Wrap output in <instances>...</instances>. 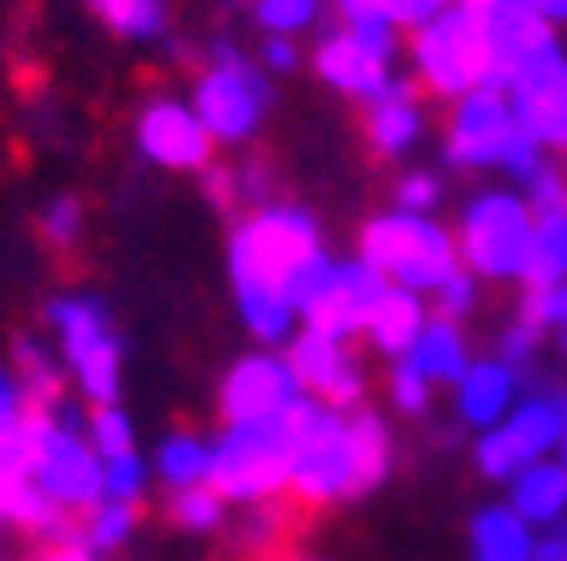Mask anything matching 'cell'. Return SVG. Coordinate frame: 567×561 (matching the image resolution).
<instances>
[{
    "label": "cell",
    "instance_id": "6da1fadb",
    "mask_svg": "<svg viewBox=\"0 0 567 561\" xmlns=\"http://www.w3.org/2000/svg\"><path fill=\"white\" fill-rule=\"evenodd\" d=\"M324 253L319 222L305 208L264 202L228 238V279L244 329L259 344H289L299 334V314L289 304L295 279Z\"/></svg>",
    "mask_w": 567,
    "mask_h": 561
},
{
    "label": "cell",
    "instance_id": "7a4b0ae2",
    "mask_svg": "<svg viewBox=\"0 0 567 561\" xmlns=\"http://www.w3.org/2000/svg\"><path fill=\"white\" fill-rule=\"evenodd\" d=\"M295 420V470H289V496L299 506H334L375 491L390 476L395 445L375 409H330L319 399H299L289 409Z\"/></svg>",
    "mask_w": 567,
    "mask_h": 561
},
{
    "label": "cell",
    "instance_id": "3957f363",
    "mask_svg": "<svg viewBox=\"0 0 567 561\" xmlns=\"http://www.w3.org/2000/svg\"><path fill=\"white\" fill-rule=\"evenodd\" d=\"M360 258L395 289L436 293L451 273H461L456 233L441 228L431 212H375L360 228Z\"/></svg>",
    "mask_w": 567,
    "mask_h": 561
},
{
    "label": "cell",
    "instance_id": "277c9868",
    "mask_svg": "<svg viewBox=\"0 0 567 561\" xmlns=\"http://www.w3.org/2000/svg\"><path fill=\"white\" fill-rule=\"evenodd\" d=\"M532 233H537V212L517 187H482L456 218L461 269L476 273L482 283H522Z\"/></svg>",
    "mask_w": 567,
    "mask_h": 561
},
{
    "label": "cell",
    "instance_id": "5b68a950",
    "mask_svg": "<svg viewBox=\"0 0 567 561\" xmlns=\"http://www.w3.org/2000/svg\"><path fill=\"white\" fill-rule=\"evenodd\" d=\"M411 46V82L425 96L456 102V96L492 86V41H486V21L476 6H451L446 15L425 21L421 31L405 35Z\"/></svg>",
    "mask_w": 567,
    "mask_h": 561
},
{
    "label": "cell",
    "instance_id": "8992f818",
    "mask_svg": "<svg viewBox=\"0 0 567 561\" xmlns=\"http://www.w3.org/2000/svg\"><path fill=\"white\" fill-rule=\"evenodd\" d=\"M289 470H295V420L274 415V420L224 425V435L213 440L208 486L224 501L264 506L289 491Z\"/></svg>",
    "mask_w": 567,
    "mask_h": 561
},
{
    "label": "cell",
    "instance_id": "52a82bcc",
    "mask_svg": "<svg viewBox=\"0 0 567 561\" xmlns=\"http://www.w3.org/2000/svg\"><path fill=\"white\" fill-rule=\"evenodd\" d=\"M47 319L61 340V364L76 380L92 405H117L122 389V340L112 329V314H106L102 299L92 293H61L47 304Z\"/></svg>",
    "mask_w": 567,
    "mask_h": 561
},
{
    "label": "cell",
    "instance_id": "ba28073f",
    "mask_svg": "<svg viewBox=\"0 0 567 561\" xmlns=\"http://www.w3.org/2000/svg\"><path fill=\"white\" fill-rule=\"evenodd\" d=\"M188 102L203 117L213 142H248L259 132L264 112H269L274 86L259 71V61L244 56V51L228 46V41H218V46L208 51V66H203L198 82H193Z\"/></svg>",
    "mask_w": 567,
    "mask_h": 561
},
{
    "label": "cell",
    "instance_id": "9c48e42d",
    "mask_svg": "<svg viewBox=\"0 0 567 561\" xmlns=\"http://www.w3.org/2000/svg\"><path fill=\"white\" fill-rule=\"evenodd\" d=\"M567 435V389L563 385H532L512 405V415L496 430L476 435V470L496 486H512L532 460L557 456Z\"/></svg>",
    "mask_w": 567,
    "mask_h": 561
},
{
    "label": "cell",
    "instance_id": "30bf717a",
    "mask_svg": "<svg viewBox=\"0 0 567 561\" xmlns=\"http://www.w3.org/2000/svg\"><path fill=\"white\" fill-rule=\"evenodd\" d=\"M31 480L61 511H92L102 501V456L86 440V420L71 405L35 409Z\"/></svg>",
    "mask_w": 567,
    "mask_h": 561
},
{
    "label": "cell",
    "instance_id": "8fae6325",
    "mask_svg": "<svg viewBox=\"0 0 567 561\" xmlns=\"http://www.w3.org/2000/svg\"><path fill=\"white\" fill-rule=\"evenodd\" d=\"M401 31L395 25H334L315 46V76L350 102H375L395 82Z\"/></svg>",
    "mask_w": 567,
    "mask_h": 561
},
{
    "label": "cell",
    "instance_id": "7c38bea8",
    "mask_svg": "<svg viewBox=\"0 0 567 561\" xmlns=\"http://www.w3.org/2000/svg\"><path fill=\"white\" fill-rule=\"evenodd\" d=\"M522 142L517 112H512L502 86H476V92L456 96L446 117V157L472 173H502L512 147Z\"/></svg>",
    "mask_w": 567,
    "mask_h": 561
},
{
    "label": "cell",
    "instance_id": "4fadbf2b",
    "mask_svg": "<svg viewBox=\"0 0 567 561\" xmlns=\"http://www.w3.org/2000/svg\"><path fill=\"white\" fill-rule=\"evenodd\" d=\"M380 293H385V279L360 253L334 258L330 269L305 289V299H299V324L319 329V334H334V340H354V334H365V319Z\"/></svg>",
    "mask_w": 567,
    "mask_h": 561
},
{
    "label": "cell",
    "instance_id": "5bb4252c",
    "mask_svg": "<svg viewBox=\"0 0 567 561\" xmlns=\"http://www.w3.org/2000/svg\"><path fill=\"white\" fill-rule=\"evenodd\" d=\"M502 92L517 112L522 137H532L547 157H567V51L547 46Z\"/></svg>",
    "mask_w": 567,
    "mask_h": 561
},
{
    "label": "cell",
    "instance_id": "9a60e30c",
    "mask_svg": "<svg viewBox=\"0 0 567 561\" xmlns=\"http://www.w3.org/2000/svg\"><path fill=\"white\" fill-rule=\"evenodd\" d=\"M284 360H289V370H295L299 389L309 399L344 409V415L360 409L370 380L360 370V360L350 354V340H334V334H319V329H299L295 340L284 344Z\"/></svg>",
    "mask_w": 567,
    "mask_h": 561
},
{
    "label": "cell",
    "instance_id": "2e32d148",
    "mask_svg": "<svg viewBox=\"0 0 567 561\" xmlns=\"http://www.w3.org/2000/svg\"><path fill=\"white\" fill-rule=\"evenodd\" d=\"M137 153L167 173H208L213 167V137L193 102L177 96H153L137 112Z\"/></svg>",
    "mask_w": 567,
    "mask_h": 561
},
{
    "label": "cell",
    "instance_id": "e0dca14e",
    "mask_svg": "<svg viewBox=\"0 0 567 561\" xmlns=\"http://www.w3.org/2000/svg\"><path fill=\"white\" fill-rule=\"evenodd\" d=\"M305 399L295 370L284 354H248L234 370L224 374L218 385V409H224V425H248V420H274V415H289V409Z\"/></svg>",
    "mask_w": 567,
    "mask_h": 561
},
{
    "label": "cell",
    "instance_id": "ac0fdd59",
    "mask_svg": "<svg viewBox=\"0 0 567 561\" xmlns=\"http://www.w3.org/2000/svg\"><path fill=\"white\" fill-rule=\"evenodd\" d=\"M522 399V374L512 364H502L496 354L486 360H472L466 374H461L456 385H451V405H456V420L466 430L486 435L512 415V405Z\"/></svg>",
    "mask_w": 567,
    "mask_h": 561
},
{
    "label": "cell",
    "instance_id": "d6986e66",
    "mask_svg": "<svg viewBox=\"0 0 567 561\" xmlns=\"http://www.w3.org/2000/svg\"><path fill=\"white\" fill-rule=\"evenodd\" d=\"M425 132V92L411 76H395L375 102H365V137L380 157L411 153Z\"/></svg>",
    "mask_w": 567,
    "mask_h": 561
},
{
    "label": "cell",
    "instance_id": "ffe728a7",
    "mask_svg": "<svg viewBox=\"0 0 567 561\" xmlns=\"http://www.w3.org/2000/svg\"><path fill=\"white\" fill-rule=\"evenodd\" d=\"M425 319H431L425 293H411V289L385 283V293L375 299V309H370V319H365V340L375 344L380 354H390V360H405L411 344L421 340Z\"/></svg>",
    "mask_w": 567,
    "mask_h": 561
},
{
    "label": "cell",
    "instance_id": "44dd1931",
    "mask_svg": "<svg viewBox=\"0 0 567 561\" xmlns=\"http://www.w3.org/2000/svg\"><path fill=\"white\" fill-rule=\"evenodd\" d=\"M507 506L527 521L532 531H547L567 516V466L557 456L532 460L517 480L507 486Z\"/></svg>",
    "mask_w": 567,
    "mask_h": 561
},
{
    "label": "cell",
    "instance_id": "7402d4cb",
    "mask_svg": "<svg viewBox=\"0 0 567 561\" xmlns=\"http://www.w3.org/2000/svg\"><path fill=\"white\" fill-rule=\"evenodd\" d=\"M466 547H472V561H532L537 531L507 501H486L466 527Z\"/></svg>",
    "mask_w": 567,
    "mask_h": 561
},
{
    "label": "cell",
    "instance_id": "603a6c76",
    "mask_svg": "<svg viewBox=\"0 0 567 561\" xmlns=\"http://www.w3.org/2000/svg\"><path fill=\"white\" fill-rule=\"evenodd\" d=\"M405 364L421 374L425 385H456L461 374H466V364H472V350H466L461 324L431 314L425 329H421V340H415L411 354H405Z\"/></svg>",
    "mask_w": 567,
    "mask_h": 561
},
{
    "label": "cell",
    "instance_id": "cb8c5ba5",
    "mask_svg": "<svg viewBox=\"0 0 567 561\" xmlns=\"http://www.w3.org/2000/svg\"><path fill=\"white\" fill-rule=\"evenodd\" d=\"M153 470L173 486V491H188V486H208L213 476V440H203L198 430H173L157 440Z\"/></svg>",
    "mask_w": 567,
    "mask_h": 561
},
{
    "label": "cell",
    "instance_id": "d4e9b609",
    "mask_svg": "<svg viewBox=\"0 0 567 561\" xmlns=\"http://www.w3.org/2000/svg\"><path fill=\"white\" fill-rule=\"evenodd\" d=\"M522 289H567V212H537Z\"/></svg>",
    "mask_w": 567,
    "mask_h": 561
},
{
    "label": "cell",
    "instance_id": "484cf974",
    "mask_svg": "<svg viewBox=\"0 0 567 561\" xmlns=\"http://www.w3.org/2000/svg\"><path fill=\"white\" fill-rule=\"evenodd\" d=\"M132 531H137V506L96 501L92 511H82V527L71 531V541L92 551V557H112V551H122L132 541Z\"/></svg>",
    "mask_w": 567,
    "mask_h": 561
},
{
    "label": "cell",
    "instance_id": "4316f807",
    "mask_svg": "<svg viewBox=\"0 0 567 561\" xmlns=\"http://www.w3.org/2000/svg\"><path fill=\"white\" fill-rule=\"evenodd\" d=\"M92 15L122 41H163L167 0H86Z\"/></svg>",
    "mask_w": 567,
    "mask_h": 561
},
{
    "label": "cell",
    "instance_id": "83f0119b",
    "mask_svg": "<svg viewBox=\"0 0 567 561\" xmlns=\"http://www.w3.org/2000/svg\"><path fill=\"white\" fill-rule=\"evenodd\" d=\"M16 380H21L31 409L66 405V399H61V364H56V354H51L41 340H31V334H21V340H16Z\"/></svg>",
    "mask_w": 567,
    "mask_h": 561
},
{
    "label": "cell",
    "instance_id": "f1b7e54d",
    "mask_svg": "<svg viewBox=\"0 0 567 561\" xmlns=\"http://www.w3.org/2000/svg\"><path fill=\"white\" fill-rule=\"evenodd\" d=\"M324 6L330 0H254V21H259L264 35H289L295 41L299 31H315Z\"/></svg>",
    "mask_w": 567,
    "mask_h": 561
},
{
    "label": "cell",
    "instance_id": "f546056e",
    "mask_svg": "<svg viewBox=\"0 0 567 561\" xmlns=\"http://www.w3.org/2000/svg\"><path fill=\"white\" fill-rule=\"evenodd\" d=\"M86 440H92V450L102 460L112 456H127V450H137V430H132V415L122 405H92V415H86Z\"/></svg>",
    "mask_w": 567,
    "mask_h": 561
},
{
    "label": "cell",
    "instance_id": "4dcf8cb0",
    "mask_svg": "<svg viewBox=\"0 0 567 561\" xmlns=\"http://www.w3.org/2000/svg\"><path fill=\"white\" fill-rule=\"evenodd\" d=\"M224 496L213 491V486H188V491H173L167 501V516H173L183 531H218L224 527Z\"/></svg>",
    "mask_w": 567,
    "mask_h": 561
},
{
    "label": "cell",
    "instance_id": "1f68e13d",
    "mask_svg": "<svg viewBox=\"0 0 567 561\" xmlns=\"http://www.w3.org/2000/svg\"><path fill=\"white\" fill-rule=\"evenodd\" d=\"M517 319H527L532 329H553L557 334V350L567 360V289H522V304H517Z\"/></svg>",
    "mask_w": 567,
    "mask_h": 561
},
{
    "label": "cell",
    "instance_id": "d6a6232c",
    "mask_svg": "<svg viewBox=\"0 0 567 561\" xmlns=\"http://www.w3.org/2000/svg\"><path fill=\"white\" fill-rule=\"evenodd\" d=\"M147 470H153V466H147L137 450L102 460V501H127V506H137L142 491H147Z\"/></svg>",
    "mask_w": 567,
    "mask_h": 561
},
{
    "label": "cell",
    "instance_id": "836d02e7",
    "mask_svg": "<svg viewBox=\"0 0 567 561\" xmlns=\"http://www.w3.org/2000/svg\"><path fill=\"white\" fill-rule=\"evenodd\" d=\"M436 304H431V314L436 319H451V324H466V319L476 314V304H482V279L476 273H451L446 283H441L436 293H431Z\"/></svg>",
    "mask_w": 567,
    "mask_h": 561
},
{
    "label": "cell",
    "instance_id": "e575fe53",
    "mask_svg": "<svg viewBox=\"0 0 567 561\" xmlns=\"http://www.w3.org/2000/svg\"><path fill=\"white\" fill-rule=\"evenodd\" d=\"M441 198H446V183L431 167H411V173L395 177V208L401 212H431Z\"/></svg>",
    "mask_w": 567,
    "mask_h": 561
},
{
    "label": "cell",
    "instance_id": "d590c367",
    "mask_svg": "<svg viewBox=\"0 0 567 561\" xmlns=\"http://www.w3.org/2000/svg\"><path fill=\"white\" fill-rule=\"evenodd\" d=\"M537 350H543V329H532L527 319H512L502 334H496V360L512 364V370L527 380L532 360H537Z\"/></svg>",
    "mask_w": 567,
    "mask_h": 561
},
{
    "label": "cell",
    "instance_id": "8d00e7d4",
    "mask_svg": "<svg viewBox=\"0 0 567 561\" xmlns=\"http://www.w3.org/2000/svg\"><path fill=\"white\" fill-rule=\"evenodd\" d=\"M82 222H86L82 202L61 193V198H51L47 208H41V238H47V243H56V248H71L76 238H82Z\"/></svg>",
    "mask_w": 567,
    "mask_h": 561
},
{
    "label": "cell",
    "instance_id": "74e56055",
    "mask_svg": "<svg viewBox=\"0 0 567 561\" xmlns=\"http://www.w3.org/2000/svg\"><path fill=\"white\" fill-rule=\"evenodd\" d=\"M385 389H390V405L401 409V415H425V409H431V389H436V385H425V380L411 370V364L395 360V370H390Z\"/></svg>",
    "mask_w": 567,
    "mask_h": 561
},
{
    "label": "cell",
    "instance_id": "f35d334b",
    "mask_svg": "<svg viewBox=\"0 0 567 561\" xmlns=\"http://www.w3.org/2000/svg\"><path fill=\"white\" fill-rule=\"evenodd\" d=\"M451 6H461V0H390V21H395L401 35H411V31H421L425 21L446 15Z\"/></svg>",
    "mask_w": 567,
    "mask_h": 561
},
{
    "label": "cell",
    "instance_id": "ab89813d",
    "mask_svg": "<svg viewBox=\"0 0 567 561\" xmlns=\"http://www.w3.org/2000/svg\"><path fill=\"white\" fill-rule=\"evenodd\" d=\"M254 61H259L264 76H289V71L299 66V51L289 35H264L259 51H254Z\"/></svg>",
    "mask_w": 567,
    "mask_h": 561
},
{
    "label": "cell",
    "instance_id": "60d3db41",
    "mask_svg": "<svg viewBox=\"0 0 567 561\" xmlns=\"http://www.w3.org/2000/svg\"><path fill=\"white\" fill-rule=\"evenodd\" d=\"M532 561H567V516L557 521V527L537 531V557Z\"/></svg>",
    "mask_w": 567,
    "mask_h": 561
},
{
    "label": "cell",
    "instance_id": "b9f144b4",
    "mask_svg": "<svg viewBox=\"0 0 567 561\" xmlns=\"http://www.w3.org/2000/svg\"><path fill=\"white\" fill-rule=\"evenodd\" d=\"M35 561H96V557H92V551H82V547H76V541H56V547H51V551H41V557H35Z\"/></svg>",
    "mask_w": 567,
    "mask_h": 561
},
{
    "label": "cell",
    "instance_id": "7bdbcfd3",
    "mask_svg": "<svg viewBox=\"0 0 567 561\" xmlns=\"http://www.w3.org/2000/svg\"><path fill=\"white\" fill-rule=\"evenodd\" d=\"M557 460H563V466H567V435H563V445H557Z\"/></svg>",
    "mask_w": 567,
    "mask_h": 561
},
{
    "label": "cell",
    "instance_id": "ee69618b",
    "mask_svg": "<svg viewBox=\"0 0 567 561\" xmlns=\"http://www.w3.org/2000/svg\"><path fill=\"white\" fill-rule=\"evenodd\" d=\"M284 561H309V557H284Z\"/></svg>",
    "mask_w": 567,
    "mask_h": 561
}]
</instances>
